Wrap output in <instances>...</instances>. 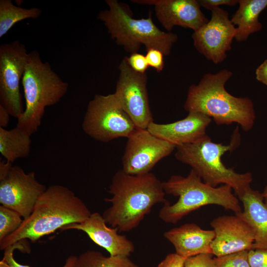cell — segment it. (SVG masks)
<instances>
[{"instance_id":"6da1fadb","label":"cell","mask_w":267,"mask_h":267,"mask_svg":"<svg viewBox=\"0 0 267 267\" xmlns=\"http://www.w3.org/2000/svg\"><path fill=\"white\" fill-rule=\"evenodd\" d=\"M162 182L151 173L134 176L118 170L109 188L112 196L105 199L111 204L102 214L106 223L120 231L137 227L155 205L168 201Z\"/></svg>"},{"instance_id":"7a4b0ae2","label":"cell","mask_w":267,"mask_h":267,"mask_svg":"<svg viewBox=\"0 0 267 267\" xmlns=\"http://www.w3.org/2000/svg\"><path fill=\"white\" fill-rule=\"evenodd\" d=\"M91 212L83 201L68 187L51 185L36 202L33 211L14 232L0 241V250L29 239L35 242L63 227L87 220Z\"/></svg>"},{"instance_id":"3957f363","label":"cell","mask_w":267,"mask_h":267,"mask_svg":"<svg viewBox=\"0 0 267 267\" xmlns=\"http://www.w3.org/2000/svg\"><path fill=\"white\" fill-rule=\"evenodd\" d=\"M232 74L226 69L205 74L197 85L189 87L184 108L203 113L218 125L235 123L248 132L256 119L254 104L248 97H235L227 91L225 85Z\"/></svg>"},{"instance_id":"277c9868","label":"cell","mask_w":267,"mask_h":267,"mask_svg":"<svg viewBox=\"0 0 267 267\" xmlns=\"http://www.w3.org/2000/svg\"><path fill=\"white\" fill-rule=\"evenodd\" d=\"M240 142L237 126L227 145L214 142L207 135L194 143L176 146L175 156L179 162L190 166L205 183L213 187L219 184L229 185L239 198L250 187L252 174L237 173L233 169L227 168L222 157L225 152L236 149Z\"/></svg>"},{"instance_id":"5b68a950","label":"cell","mask_w":267,"mask_h":267,"mask_svg":"<svg viewBox=\"0 0 267 267\" xmlns=\"http://www.w3.org/2000/svg\"><path fill=\"white\" fill-rule=\"evenodd\" d=\"M162 182L166 194L178 197L173 204L165 203L159 211V218L166 223H176L192 212L210 205L221 206L235 214L242 211L239 199L230 186H212L192 169L186 177L173 175Z\"/></svg>"},{"instance_id":"8992f818","label":"cell","mask_w":267,"mask_h":267,"mask_svg":"<svg viewBox=\"0 0 267 267\" xmlns=\"http://www.w3.org/2000/svg\"><path fill=\"white\" fill-rule=\"evenodd\" d=\"M108 8L101 10L97 18L106 27L112 39L127 52H137L141 45L146 50L154 48L170 54L178 36L161 31L153 22L151 12L146 18L136 19L126 4L117 0H106Z\"/></svg>"},{"instance_id":"52a82bcc","label":"cell","mask_w":267,"mask_h":267,"mask_svg":"<svg viewBox=\"0 0 267 267\" xmlns=\"http://www.w3.org/2000/svg\"><path fill=\"white\" fill-rule=\"evenodd\" d=\"M26 107L17 119V126L30 135L41 126L46 107L58 103L66 94L69 85L43 62L36 50L29 52L22 78Z\"/></svg>"},{"instance_id":"ba28073f","label":"cell","mask_w":267,"mask_h":267,"mask_svg":"<svg viewBox=\"0 0 267 267\" xmlns=\"http://www.w3.org/2000/svg\"><path fill=\"white\" fill-rule=\"evenodd\" d=\"M82 127L86 134L102 142L128 138L137 129L113 93L94 95L89 102Z\"/></svg>"},{"instance_id":"9c48e42d","label":"cell","mask_w":267,"mask_h":267,"mask_svg":"<svg viewBox=\"0 0 267 267\" xmlns=\"http://www.w3.org/2000/svg\"><path fill=\"white\" fill-rule=\"evenodd\" d=\"M28 55L26 46L18 40L0 46V105L17 119L25 109L19 84Z\"/></svg>"},{"instance_id":"30bf717a","label":"cell","mask_w":267,"mask_h":267,"mask_svg":"<svg viewBox=\"0 0 267 267\" xmlns=\"http://www.w3.org/2000/svg\"><path fill=\"white\" fill-rule=\"evenodd\" d=\"M118 69L119 75L113 93L136 128L147 129L154 121L147 89V75L134 71L125 57Z\"/></svg>"},{"instance_id":"8fae6325","label":"cell","mask_w":267,"mask_h":267,"mask_svg":"<svg viewBox=\"0 0 267 267\" xmlns=\"http://www.w3.org/2000/svg\"><path fill=\"white\" fill-rule=\"evenodd\" d=\"M122 157V170L137 176L150 173L161 160L170 155L176 146L160 138L147 129H136L127 138Z\"/></svg>"},{"instance_id":"7c38bea8","label":"cell","mask_w":267,"mask_h":267,"mask_svg":"<svg viewBox=\"0 0 267 267\" xmlns=\"http://www.w3.org/2000/svg\"><path fill=\"white\" fill-rule=\"evenodd\" d=\"M46 189L37 180L34 172L26 173L20 167L12 166L5 175L0 177V203L26 219Z\"/></svg>"},{"instance_id":"4fadbf2b","label":"cell","mask_w":267,"mask_h":267,"mask_svg":"<svg viewBox=\"0 0 267 267\" xmlns=\"http://www.w3.org/2000/svg\"><path fill=\"white\" fill-rule=\"evenodd\" d=\"M208 22L192 35L197 50L215 64L223 61L231 47L236 29L228 12L220 7L212 9Z\"/></svg>"},{"instance_id":"5bb4252c","label":"cell","mask_w":267,"mask_h":267,"mask_svg":"<svg viewBox=\"0 0 267 267\" xmlns=\"http://www.w3.org/2000/svg\"><path fill=\"white\" fill-rule=\"evenodd\" d=\"M210 224L215 233L211 244L212 255L218 257L252 249L254 232L239 216H220Z\"/></svg>"},{"instance_id":"9a60e30c","label":"cell","mask_w":267,"mask_h":267,"mask_svg":"<svg viewBox=\"0 0 267 267\" xmlns=\"http://www.w3.org/2000/svg\"><path fill=\"white\" fill-rule=\"evenodd\" d=\"M133 2L153 5L155 16L162 26L171 32L176 26L195 31L209 20L196 0H133Z\"/></svg>"},{"instance_id":"2e32d148","label":"cell","mask_w":267,"mask_h":267,"mask_svg":"<svg viewBox=\"0 0 267 267\" xmlns=\"http://www.w3.org/2000/svg\"><path fill=\"white\" fill-rule=\"evenodd\" d=\"M76 229L86 233L96 244L108 251L111 256L129 257L134 245L126 236L118 233L117 228L107 226L102 215L91 213L84 222L63 227L61 230Z\"/></svg>"},{"instance_id":"e0dca14e","label":"cell","mask_w":267,"mask_h":267,"mask_svg":"<svg viewBox=\"0 0 267 267\" xmlns=\"http://www.w3.org/2000/svg\"><path fill=\"white\" fill-rule=\"evenodd\" d=\"M212 119L199 112H188L184 119L169 124L154 121L147 130L157 137L176 146L196 142L208 135L206 130Z\"/></svg>"},{"instance_id":"ac0fdd59","label":"cell","mask_w":267,"mask_h":267,"mask_svg":"<svg viewBox=\"0 0 267 267\" xmlns=\"http://www.w3.org/2000/svg\"><path fill=\"white\" fill-rule=\"evenodd\" d=\"M164 236L173 244L176 253L184 258L212 254L211 244L215 236L213 229H203L197 224L187 223L166 231Z\"/></svg>"},{"instance_id":"d6986e66","label":"cell","mask_w":267,"mask_h":267,"mask_svg":"<svg viewBox=\"0 0 267 267\" xmlns=\"http://www.w3.org/2000/svg\"><path fill=\"white\" fill-rule=\"evenodd\" d=\"M238 199L243 209L236 215L243 219L254 232L252 249L267 248V206L262 193L249 187Z\"/></svg>"},{"instance_id":"ffe728a7","label":"cell","mask_w":267,"mask_h":267,"mask_svg":"<svg viewBox=\"0 0 267 267\" xmlns=\"http://www.w3.org/2000/svg\"><path fill=\"white\" fill-rule=\"evenodd\" d=\"M239 7L230 19L237 25L234 39L245 41L249 36L260 31L262 25L259 20L261 13L267 7V0H238Z\"/></svg>"},{"instance_id":"44dd1931","label":"cell","mask_w":267,"mask_h":267,"mask_svg":"<svg viewBox=\"0 0 267 267\" xmlns=\"http://www.w3.org/2000/svg\"><path fill=\"white\" fill-rule=\"evenodd\" d=\"M31 136L17 126L11 130L0 127V152L5 160L13 163L17 159L28 157L31 148Z\"/></svg>"},{"instance_id":"7402d4cb","label":"cell","mask_w":267,"mask_h":267,"mask_svg":"<svg viewBox=\"0 0 267 267\" xmlns=\"http://www.w3.org/2000/svg\"><path fill=\"white\" fill-rule=\"evenodd\" d=\"M42 13L38 7L25 8L13 4L11 0H0V38L17 23L25 19H37Z\"/></svg>"},{"instance_id":"603a6c76","label":"cell","mask_w":267,"mask_h":267,"mask_svg":"<svg viewBox=\"0 0 267 267\" xmlns=\"http://www.w3.org/2000/svg\"><path fill=\"white\" fill-rule=\"evenodd\" d=\"M71 267H138L129 257H106L98 251L89 250L77 256Z\"/></svg>"},{"instance_id":"cb8c5ba5","label":"cell","mask_w":267,"mask_h":267,"mask_svg":"<svg viewBox=\"0 0 267 267\" xmlns=\"http://www.w3.org/2000/svg\"><path fill=\"white\" fill-rule=\"evenodd\" d=\"M23 219L16 211L0 206V241L16 231L21 225Z\"/></svg>"},{"instance_id":"d4e9b609","label":"cell","mask_w":267,"mask_h":267,"mask_svg":"<svg viewBox=\"0 0 267 267\" xmlns=\"http://www.w3.org/2000/svg\"><path fill=\"white\" fill-rule=\"evenodd\" d=\"M248 250H244L213 258V267H250Z\"/></svg>"},{"instance_id":"484cf974","label":"cell","mask_w":267,"mask_h":267,"mask_svg":"<svg viewBox=\"0 0 267 267\" xmlns=\"http://www.w3.org/2000/svg\"><path fill=\"white\" fill-rule=\"evenodd\" d=\"M23 241L8 246L4 250L3 259L7 263L10 267H31L27 265L20 264L14 259L13 252L15 249H19L24 252H29V249L25 246V243L22 244ZM77 256L72 255L67 258L62 267H71L74 264Z\"/></svg>"},{"instance_id":"4316f807","label":"cell","mask_w":267,"mask_h":267,"mask_svg":"<svg viewBox=\"0 0 267 267\" xmlns=\"http://www.w3.org/2000/svg\"><path fill=\"white\" fill-rule=\"evenodd\" d=\"M248 257L250 267H267V248L251 249Z\"/></svg>"},{"instance_id":"83f0119b","label":"cell","mask_w":267,"mask_h":267,"mask_svg":"<svg viewBox=\"0 0 267 267\" xmlns=\"http://www.w3.org/2000/svg\"><path fill=\"white\" fill-rule=\"evenodd\" d=\"M164 54L160 50L152 48L146 51V59L149 67L154 68L158 72L164 68Z\"/></svg>"},{"instance_id":"f1b7e54d","label":"cell","mask_w":267,"mask_h":267,"mask_svg":"<svg viewBox=\"0 0 267 267\" xmlns=\"http://www.w3.org/2000/svg\"><path fill=\"white\" fill-rule=\"evenodd\" d=\"M125 57L128 63L134 71L140 73H146L149 66L145 55L134 52Z\"/></svg>"},{"instance_id":"f546056e","label":"cell","mask_w":267,"mask_h":267,"mask_svg":"<svg viewBox=\"0 0 267 267\" xmlns=\"http://www.w3.org/2000/svg\"><path fill=\"white\" fill-rule=\"evenodd\" d=\"M213 258L211 254H203L186 259L184 267H213Z\"/></svg>"},{"instance_id":"4dcf8cb0","label":"cell","mask_w":267,"mask_h":267,"mask_svg":"<svg viewBox=\"0 0 267 267\" xmlns=\"http://www.w3.org/2000/svg\"><path fill=\"white\" fill-rule=\"evenodd\" d=\"M186 259L176 253H170L158 264L157 267H184Z\"/></svg>"},{"instance_id":"1f68e13d","label":"cell","mask_w":267,"mask_h":267,"mask_svg":"<svg viewBox=\"0 0 267 267\" xmlns=\"http://www.w3.org/2000/svg\"><path fill=\"white\" fill-rule=\"evenodd\" d=\"M238 0H199L198 2L200 7L208 10L219 7L222 5H227L230 6H235L238 3Z\"/></svg>"},{"instance_id":"d6a6232c","label":"cell","mask_w":267,"mask_h":267,"mask_svg":"<svg viewBox=\"0 0 267 267\" xmlns=\"http://www.w3.org/2000/svg\"><path fill=\"white\" fill-rule=\"evenodd\" d=\"M256 79L267 87V59L256 70Z\"/></svg>"},{"instance_id":"836d02e7","label":"cell","mask_w":267,"mask_h":267,"mask_svg":"<svg viewBox=\"0 0 267 267\" xmlns=\"http://www.w3.org/2000/svg\"><path fill=\"white\" fill-rule=\"evenodd\" d=\"M10 116L7 110L0 105V127L4 128L8 125Z\"/></svg>"},{"instance_id":"e575fe53","label":"cell","mask_w":267,"mask_h":267,"mask_svg":"<svg viewBox=\"0 0 267 267\" xmlns=\"http://www.w3.org/2000/svg\"><path fill=\"white\" fill-rule=\"evenodd\" d=\"M262 193L264 198V202L267 206V185L264 188V191Z\"/></svg>"},{"instance_id":"d590c367","label":"cell","mask_w":267,"mask_h":267,"mask_svg":"<svg viewBox=\"0 0 267 267\" xmlns=\"http://www.w3.org/2000/svg\"><path fill=\"white\" fill-rule=\"evenodd\" d=\"M0 267H10L3 259L0 261Z\"/></svg>"}]
</instances>
